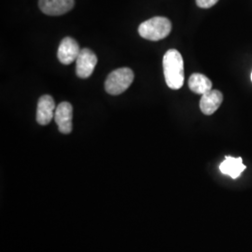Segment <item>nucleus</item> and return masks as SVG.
Masks as SVG:
<instances>
[{"instance_id": "1", "label": "nucleus", "mask_w": 252, "mask_h": 252, "mask_svg": "<svg viewBox=\"0 0 252 252\" xmlns=\"http://www.w3.org/2000/svg\"><path fill=\"white\" fill-rule=\"evenodd\" d=\"M164 80L169 88L179 90L184 83V63L179 51L168 50L162 60Z\"/></svg>"}, {"instance_id": "2", "label": "nucleus", "mask_w": 252, "mask_h": 252, "mask_svg": "<svg viewBox=\"0 0 252 252\" xmlns=\"http://www.w3.org/2000/svg\"><path fill=\"white\" fill-rule=\"evenodd\" d=\"M171 22L165 17H153L142 23L138 33L145 39L158 41L165 38L171 32Z\"/></svg>"}, {"instance_id": "3", "label": "nucleus", "mask_w": 252, "mask_h": 252, "mask_svg": "<svg viewBox=\"0 0 252 252\" xmlns=\"http://www.w3.org/2000/svg\"><path fill=\"white\" fill-rule=\"evenodd\" d=\"M134 78L133 70L128 67L116 69L110 73L106 80V92L111 95H119L131 86Z\"/></svg>"}, {"instance_id": "4", "label": "nucleus", "mask_w": 252, "mask_h": 252, "mask_svg": "<svg viewBox=\"0 0 252 252\" xmlns=\"http://www.w3.org/2000/svg\"><path fill=\"white\" fill-rule=\"evenodd\" d=\"M97 63V57L95 54L88 48L81 49L76 60V73L81 79H87L94 72Z\"/></svg>"}, {"instance_id": "5", "label": "nucleus", "mask_w": 252, "mask_h": 252, "mask_svg": "<svg viewBox=\"0 0 252 252\" xmlns=\"http://www.w3.org/2000/svg\"><path fill=\"white\" fill-rule=\"evenodd\" d=\"M72 105L68 102H62L55 109L54 120L62 134H69L72 131Z\"/></svg>"}, {"instance_id": "6", "label": "nucleus", "mask_w": 252, "mask_h": 252, "mask_svg": "<svg viewBox=\"0 0 252 252\" xmlns=\"http://www.w3.org/2000/svg\"><path fill=\"white\" fill-rule=\"evenodd\" d=\"M81 51L79 43L72 37L66 36L61 41L58 48V60L63 64H70L77 60Z\"/></svg>"}, {"instance_id": "7", "label": "nucleus", "mask_w": 252, "mask_h": 252, "mask_svg": "<svg viewBox=\"0 0 252 252\" xmlns=\"http://www.w3.org/2000/svg\"><path fill=\"white\" fill-rule=\"evenodd\" d=\"M74 0H39L38 6L43 13L50 16H59L71 10Z\"/></svg>"}, {"instance_id": "8", "label": "nucleus", "mask_w": 252, "mask_h": 252, "mask_svg": "<svg viewBox=\"0 0 252 252\" xmlns=\"http://www.w3.org/2000/svg\"><path fill=\"white\" fill-rule=\"evenodd\" d=\"M55 113V103L51 95H42L37 103L36 108V122L40 126L49 125Z\"/></svg>"}, {"instance_id": "9", "label": "nucleus", "mask_w": 252, "mask_h": 252, "mask_svg": "<svg viewBox=\"0 0 252 252\" xmlns=\"http://www.w3.org/2000/svg\"><path fill=\"white\" fill-rule=\"evenodd\" d=\"M223 100L222 94L218 90H211L203 94L200 100L201 111L206 115H212L220 108Z\"/></svg>"}, {"instance_id": "10", "label": "nucleus", "mask_w": 252, "mask_h": 252, "mask_svg": "<svg viewBox=\"0 0 252 252\" xmlns=\"http://www.w3.org/2000/svg\"><path fill=\"white\" fill-rule=\"evenodd\" d=\"M246 169L242 158H234L232 156H226L225 160L220 163V170L227 176H230L232 179H237L241 173Z\"/></svg>"}, {"instance_id": "11", "label": "nucleus", "mask_w": 252, "mask_h": 252, "mask_svg": "<svg viewBox=\"0 0 252 252\" xmlns=\"http://www.w3.org/2000/svg\"><path fill=\"white\" fill-rule=\"evenodd\" d=\"M189 90L193 92L196 94H205L207 92L212 90V82L207 78V76L194 73L189 77Z\"/></svg>"}, {"instance_id": "12", "label": "nucleus", "mask_w": 252, "mask_h": 252, "mask_svg": "<svg viewBox=\"0 0 252 252\" xmlns=\"http://www.w3.org/2000/svg\"><path fill=\"white\" fill-rule=\"evenodd\" d=\"M219 0H196L197 6L202 9H208L216 5Z\"/></svg>"}, {"instance_id": "13", "label": "nucleus", "mask_w": 252, "mask_h": 252, "mask_svg": "<svg viewBox=\"0 0 252 252\" xmlns=\"http://www.w3.org/2000/svg\"><path fill=\"white\" fill-rule=\"evenodd\" d=\"M251 78H252V76H251Z\"/></svg>"}]
</instances>
